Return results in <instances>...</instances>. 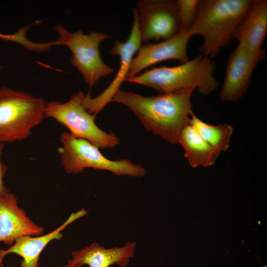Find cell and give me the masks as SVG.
I'll return each mask as SVG.
<instances>
[{
  "label": "cell",
  "mask_w": 267,
  "mask_h": 267,
  "mask_svg": "<svg viewBox=\"0 0 267 267\" xmlns=\"http://www.w3.org/2000/svg\"><path fill=\"white\" fill-rule=\"evenodd\" d=\"M190 88L147 96L119 89L111 102L127 106L145 129L172 144H178L180 133L192 112Z\"/></svg>",
  "instance_id": "6da1fadb"
},
{
  "label": "cell",
  "mask_w": 267,
  "mask_h": 267,
  "mask_svg": "<svg viewBox=\"0 0 267 267\" xmlns=\"http://www.w3.org/2000/svg\"><path fill=\"white\" fill-rule=\"evenodd\" d=\"M253 0H200L188 31L202 37L201 54L211 59L227 45Z\"/></svg>",
  "instance_id": "7a4b0ae2"
},
{
  "label": "cell",
  "mask_w": 267,
  "mask_h": 267,
  "mask_svg": "<svg viewBox=\"0 0 267 267\" xmlns=\"http://www.w3.org/2000/svg\"><path fill=\"white\" fill-rule=\"evenodd\" d=\"M215 64L212 59L200 54L180 65L154 67L125 81L145 86L162 92H173L194 88L203 94L215 91L219 83L213 73Z\"/></svg>",
  "instance_id": "3957f363"
},
{
  "label": "cell",
  "mask_w": 267,
  "mask_h": 267,
  "mask_svg": "<svg viewBox=\"0 0 267 267\" xmlns=\"http://www.w3.org/2000/svg\"><path fill=\"white\" fill-rule=\"evenodd\" d=\"M46 102L22 90L0 88V142H13L29 137L44 117Z\"/></svg>",
  "instance_id": "277c9868"
},
{
  "label": "cell",
  "mask_w": 267,
  "mask_h": 267,
  "mask_svg": "<svg viewBox=\"0 0 267 267\" xmlns=\"http://www.w3.org/2000/svg\"><path fill=\"white\" fill-rule=\"evenodd\" d=\"M62 146L58 148L60 162L68 174H78L85 168L106 170L117 176L141 177L146 170L127 159L111 160L104 156L98 147L89 141L76 137L70 133H63L60 137Z\"/></svg>",
  "instance_id": "5b68a950"
},
{
  "label": "cell",
  "mask_w": 267,
  "mask_h": 267,
  "mask_svg": "<svg viewBox=\"0 0 267 267\" xmlns=\"http://www.w3.org/2000/svg\"><path fill=\"white\" fill-rule=\"evenodd\" d=\"M58 34L54 45H64L72 52L70 62L83 76L85 83L91 88L102 77L111 74L114 69L102 60L99 51L101 42L109 38L105 33L90 31L85 34L79 29L71 33L62 25L54 28Z\"/></svg>",
  "instance_id": "8992f818"
},
{
  "label": "cell",
  "mask_w": 267,
  "mask_h": 267,
  "mask_svg": "<svg viewBox=\"0 0 267 267\" xmlns=\"http://www.w3.org/2000/svg\"><path fill=\"white\" fill-rule=\"evenodd\" d=\"M85 95L81 90L65 102L57 100L46 102L44 117L54 119L68 128L73 135L85 139L98 148H114L119 144L118 137L97 126L95 115L89 113L83 105Z\"/></svg>",
  "instance_id": "52a82bcc"
},
{
  "label": "cell",
  "mask_w": 267,
  "mask_h": 267,
  "mask_svg": "<svg viewBox=\"0 0 267 267\" xmlns=\"http://www.w3.org/2000/svg\"><path fill=\"white\" fill-rule=\"evenodd\" d=\"M134 8L142 42L168 40L180 31L176 0H140Z\"/></svg>",
  "instance_id": "ba28073f"
},
{
  "label": "cell",
  "mask_w": 267,
  "mask_h": 267,
  "mask_svg": "<svg viewBox=\"0 0 267 267\" xmlns=\"http://www.w3.org/2000/svg\"><path fill=\"white\" fill-rule=\"evenodd\" d=\"M134 19L132 27L126 41H117L111 50V54L118 55L120 59L119 70L114 79L109 86L98 96L92 98L89 92L85 94L83 104L90 114L96 115L105 106L111 102L121 84L126 80L130 71L134 56L141 46V39L137 13L134 8L133 10Z\"/></svg>",
  "instance_id": "9c48e42d"
},
{
  "label": "cell",
  "mask_w": 267,
  "mask_h": 267,
  "mask_svg": "<svg viewBox=\"0 0 267 267\" xmlns=\"http://www.w3.org/2000/svg\"><path fill=\"white\" fill-rule=\"evenodd\" d=\"M266 57V54L253 53L238 43L227 61L221 99L228 102L241 99L248 89L254 69Z\"/></svg>",
  "instance_id": "30bf717a"
},
{
  "label": "cell",
  "mask_w": 267,
  "mask_h": 267,
  "mask_svg": "<svg viewBox=\"0 0 267 267\" xmlns=\"http://www.w3.org/2000/svg\"><path fill=\"white\" fill-rule=\"evenodd\" d=\"M192 37L188 31L180 30L169 39L141 45L132 60L127 78L134 77L144 69L164 61L174 59L181 63L189 61L187 47Z\"/></svg>",
  "instance_id": "8fae6325"
},
{
  "label": "cell",
  "mask_w": 267,
  "mask_h": 267,
  "mask_svg": "<svg viewBox=\"0 0 267 267\" xmlns=\"http://www.w3.org/2000/svg\"><path fill=\"white\" fill-rule=\"evenodd\" d=\"M44 227L35 223L18 206L15 195L8 191L0 195V242L11 246L18 237L39 236Z\"/></svg>",
  "instance_id": "7c38bea8"
},
{
  "label": "cell",
  "mask_w": 267,
  "mask_h": 267,
  "mask_svg": "<svg viewBox=\"0 0 267 267\" xmlns=\"http://www.w3.org/2000/svg\"><path fill=\"white\" fill-rule=\"evenodd\" d=\"M88 214L83 208L72 213L59 226L44 235H25L17 238L13 244L6 250H0V266L3 267L2 261L9 254H15L22 258L20 267H39L40 256L45 247L54 240H60L62 231L76 220Z\"/></svg>",
  "instance_id": "4fadbf2b"
},
{
  "label": "cell",
  "mask_w": 267,
  "mask_h": 267,
  "mask_svg": "<svg viewBox=\"0 0 267 267\" xmlns=\"http://www.w3.org/2000/svg\"><path fill=\"white\" fill-rule=\"evenodd\" d=\"M267 34V0H253L233 35L248 50L266 54L262 48Z\"/></svg>",
  "instance_id": "5bb4252c"
},
{
  "label": "cell",
  "mask_w": 267,
  "mask_h": 267,
  "mask_svg": "<svg viewBox=\"0 0 267 267\" xmlns=\"http://www.w3.org/2000/svg\"><path fill=\"white\" fill-rule=\"evenodd\" d=\"M136 243L128 241L121 247L105 248L100 244L93 242L90 245L72 253V260L80 267H110L116 265L126 267L134 256Z\"/></svg>",
  "instance_id": "9a60e30c"
},
{
  "label": "cell",
  "mask_w": 267,
  "mask_h": 267,
  "mask_svg": "<svg viewBox=\"0 0 267 267\" xmlns=\"http://www.w3.org/2000/svg\"><path fill=\"white\" fill-rule=\"evenodd\" d=\"M178 144L184 149V156L193 168L213 165L221 152L204 140L189 124L182 130Z\"/></svg>",
  "instance_id": "2e32d148"
},
{
  "label": "cell",
  "mask_w": 267,
  "mask_h": 267,
  "mask_svg": "<svg viewBox=\"0 0 267 267\" xmlns=\"http://www.w3.org/2000/svg\"><path fill=\"white\" fill-rule=\"evenodd\" d=\"M190 117L188 124L208 144L220 152L228 149L233 133L231 126L227 124L211 125L200 120L193 112Z\"/></svg>",
  "instance_id": "e0dca14e"
},
{
  "label": "cell",
  "mask_w": 267,
  "mask_h": 267,
  "mask_svg": "<svg viewBox=\"0 0 267 267\" xmlns=\"http://www.w3.org/2000/svg\"><path fill=\"white\" fill-rule=\"evenodd\" d=\"M180 22V30L188 31L197 15L200 0H176Z\"/></svg>",
  "instance_id": "ac0fdd59"
},
{
  "label": "cell",
  "mask_w": 267,
  "mask_h": 267,
  "mask_svg": "<svg viewBox=\"0 0 267 267\" xmlns=\"http://www.w3.org/2000/svg\"><path fill=\"white\" fill-rule=\"evenodd\" d=\"M4 146V143L0 142V195H3L9 191L4 186L3 183V178L7 171V166L3 163L1 160V156Z\"/></svg>",
  "instance_id": "d6986e66"
},
{
  "label": "cell",
  "mask_w": 267,
  "mask_h": 267,
  "mask_svg": "<svg viewBox=\"0 0 267 267\" xmlns=\"http://www.w3.org/2000/svg\"><path fill=\"white\" fill-rule=\"evenodd\" d=\"M63 267H79L71 259L68 261L66 265Z\"/></svg>",
  "instance_id": "ffe728a7"
},
{
  "label": "cell",
  "mask_w": 267,
  "mask_h": 267,
  "mask_svg": "<svg viewBox=\"0 0 267 267\" xmlns=\"http://www.w3.org/2000/svg\"><path fill=\"white\" fill-rule=\"evenodd\" d=\"M5 36V34H2V33H0V39L2 40H4Z\"/></svg>",
  "instance_id": "44dd1931"
},
{
  "label": "cell",
  "mask_w": 267,
  "mask_h": 267,
  "mask_svg": "<svg viewBox=\"0 0 267 267\" xmlns=\"http://www.w3.org/2000/svg\"><path fill=\"white\" fill-rule=\"evenodd\" d=\"M262 267H267V265L263 266Z\"/></svg>",
  "instance_id": "7402d4cb"
},
{
  "label": "cell",
  "mask_w": 267,
  "mask_h": 267,
  "mask_svg": "<svg viewBox=\"0 0 267 267\" xmlns=\"http://www.w3.org/2000/svg\"><path fill=\"white\" fill-rule=\"evenodd\" d=\"M8 267H14L13 266H9Z\"/></svg>",
  "instance_id": "603a6c76"
},
{
  "label": "cell",
  "mask_w": 267,
  "mask_h": 267,
  "mask_svg": "<svg viewBox=\"0 0 267 267\" xmlns=\"http://www.w3.org/2000/svg\"><path fill=\"white\" fill-rule=\"evenodd\" d=\"M1 68V65H0V69Z\"/></svg>",
  "instance_id": "cb8c5ba5"
}]
</instances>
